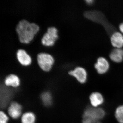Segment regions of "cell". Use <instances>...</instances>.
<instances>
[{
	"mask_svg": "<svg viewBox=\"0 0 123 123\" xmlns=\"http://www.w3.org/2000/svg\"><path fill=\"white\" fill-rule=\"evenodd\" d=\"M36 119L35 114L31 111L24 112L21 117V123H35Z\"/></svg>",
	"mask_w": 123,
	"mask_h": 123,
	"instance_id": "13",
	"label": "cell"
},
{
	"mask_svg": "<svg viewBox=\"0 0 123 123\" xmlns=\"http://www.w3.org/2000/svg\"><path fill=\"white\" fill-rule=\"evenodd\" d=\"M9 117L3 111H0V123H8L9 121Z\"/></svg>",
	"mask_w": 123,
	"mask_h": 123,
	"instance_id": "16",
	"label": "cell"
},
{
	"mask_svg": "<svg viewBox=\"0 0 123 123\" xmlns=\"http://www.w3.org/2000/svg\"><path fill=\"white\" fill-rule=\"evenodd\" d=\"M4 84L7 87L17 88L21 85V79L19 77L13 74H10L5 77Z\"/></svg>",
	"mask_w": 123,
	"mask_h": 123,
	"instance_id": "7",
	"label": "cell"
},
{
	"mask_svg": "<svg viewBox=\"0 0 123 123\" xmlns=\"http://www.w3.org/2000/svg\"><path fill=\"white\" fill-rule=\"evenodd\" d=\"M115 117L119 123H123V105L117 107L115 112Z\"/></svg>",
	"mask_w": 123,
	"mask_h": 123,
	"instance_id": "15",
	"label": "cell"
},
{
	"mask_svg": "<svg viewBox=\"0 0 123 123\" xmlns=\"http://www.w3.org/2000/svg\"><path fill=\"white\" fill-rule=\"evenodd\" d=\"M68 74L70 76L75 78L80 84H84L87 80V72L85 68L80 66H77L74 69L69 70Z\"/></svg>",
	"mask_w": 123,
	"mask_h": 123,
	"instance_id": "5",
	"label": "cell"
},
{
	"mask_svg": "<svg viewBox=\"0 0 123 123\" xmlns=\"http://www.w3.org/2000/svg\"><path fill=\"white\" fill-rule=\"evenodd\" d=\"M22 106L18 102H12L9 105L8 113L9 116L13 119H17L21 117L22 114Z\"/></svg>",
	"mask_w": 123,
	"mask_h": 123,
	"instance_id": "6",
	"label": "cell"
},
{
	"mask_svg": "<svg viewBox=\"0 0 123 123\" xmlns=\"http://www.w3.org/2000/svg\"><path fill=\"white\" fill-rule=\"evenodd\" d=\"M105 115V111L102 108L88 107L84 111L82 117L83 118H88L90 119L95 123L96 121H101Z\"/></svg>",
	"mask_w": 123,
	"mask_h": 123,
	"instance_id": "3",
	"label": "cell"
},
{
	"mask_svg": "<svg viewBox=\"0 0 123 123\" xmlns=\"http://www.w3.org/2000/svg\"><path fill=\"white\" fill-rule=\"evenodd\" d=\"M95 123H101V121H96Z\"/></svg>",
	"mask_w": 123,
	"mask_h": 123,
	"instance_id": "20",
	"label": "cell"
},
{
	"mask_svg": "<svg viewBox=\"0 0 123 123\" xmlns=\"http://www.w3.org/2000/svg\"><path fill=\"white\" fill-rule=\"evenodd\" d=\"M16 57L18 61L23 66H29L31 63V57L26 51L23 49H19L18 50L16 53Z\"/></svg>",
	"mask_w": 123,
	"mask_h": 123,
	"instance_id": "8",
	"label": "cell"
},
{
	"mask_svg": "<svg viewBox=\"0 0 123 123\" xmlns=\"http://www.w3.org/2000/svg\"><path fill=\"white\" fill-rule=\"evenodd\" d=\"M110 59L114 62L120 63L123 60V50L121 48H115L110 53Z\"/></svg>",
	"mask_w": 123,
	"mask_h": 123,
	"instance_id": "12",
	"label": "cell"
},
{
	"mask_svg": "<svg viewBox=\"0 0 123 123\" xmlns=\"http://www.w3.org/2000/svg\"><path fill=\"white\" fill-rule=\"evenodd\" d=\"M86 2L89 5H91L93 4L94 1L92 0H86Z\"/></svg>",
	"mask_w": 123,
	"mask_h": 123,
	"instance_id": "19",
	"label": "cell"
},
{
	"mask_svg": "<svg viewBox=\"0 0 123 123\" xmlns=\"http://www.w3.org/2000/svg\"><path fill=\"white\" fill-rule=\"evenodd\" d=\"M82 123H94L90 119L88 118H83Z\"/></svg>",
	"mask_w": 123,
	"mask_h": 123,
	"instance_id": "17",
	"label": "cell"
},
{
	"mask_svg": "<svg viewBox=\"0 0 123 123\" xmlns=\"http://www.w3.org/2000/svg\"><path fill=\"white\" fill-rule=\"evenodd\" d=\"M111 41L113 47L116 48H121L123 47V35L120 32H115L111 36Z\"/></svg>",
	"mask_w": 123,
	"mask_h": 123,
	"instance_id": "10",
	"label": "cell"
},
{
	"mask_svg": "<svg viewBox=\"0 0 123 123\" xmlns=\"http://www.w3.org/2000/svg\"><path fill=\"white\" fill-rule=\"evenodd\" d=\"M89 99L92 107H98L102 104L104 102L103 96L98 92L92 93L90 96Z\"/></svg>",
	"mask_w": 123,
	"mask_h": 123,
	"instance_id": "11",
	"label": "cell"
},
{
	"mask_svg": "<svg viewBox=\"0 0 123 123\" xmlns=\"http://www.w3.org/2000/svg\"><path fill=\"white\" fill-rule=\"evenodd\" d=\"M38 65L40 69L44 72L50 71L55 62L53 56L49 53L41 52L37 56Z\"/></svg>",
	"mask_w": 123,
	"mask_h": 123,
	"instance_id": "2",
	"label": "cell"
},
{
	"mask_svg": "<svg viewBox=\"0 0 123 123\" xmlns=\"http://www.w3.org/2000/svg\"><path fill=\"white\" fill-rule=\"evenodd\" d=\"M41 101L43 104L46 106H50L52 104L53 98L52 95L49 91H45L43 92L40 96Z\"/></svg>",
	"mask_w": 123,
	"mask_h": 123,
	"instance_id": "14",
	"label": "cell"
},
{
	"mask_svg": "<svg viewBox=\"0 0 123 123\" xmlns=\"http://www.w3.org/2000/svg\"><path fill=\"white\" fill-rule=\"evenodd\" d=\"M58 32V30L55 27H48L41 39L42 44L47 47L53 46L59 38Z\"/></svg>",
	"mask_w": 123,
	"mask_h": 123,
	"instance_id": "4",
	"label": "cell"
},
{
	"mask_svg": "<svg viewBox=\"0 0 123 123\" xmlns=\"http://www.w3.org/2000/svg\"><path fill=\"white\" fill-rule=\"evenodd\" d=\"M94 67L97 72L100 74L105 73L109 70L110 64L105 58L103 57H99L97 60Z\"/></svg>",
	"mask_w": 123,
	"mask_h": 123,
	"instance_id": "9",
	"label": "cell"
},
{
	"mask_svg": "<svg viewBox=\"0 0 123 123\" xmlns=\"http://www.w3.org/2000/svg\"><path fill=\"white\" fill-rule=\"evenodd\" d=\"M119 29L121 33L123 34V22L120 25Z\"/></svg>",
	"mask_w": 123,
	"mask_h": 123,
	"instance_id": "18",
	"label": "cell"
},
{
	"mask_svg": "<svg viewBox=\"0 0 123 123\" xmlns=\"http://www.w3.org/2000/svg\"><path fill=\"white\" fill-rule=\"evenodd\" d=\"M15 30L20 42L27 44L33 40L35 35L39 31V27L35 23L23 19L18 23Z\"/></svg>",
	"mask_w": 123,
	"mask_h": 123,
	"instance_id": "1",
	"label": "cell"
}]
</instances>
